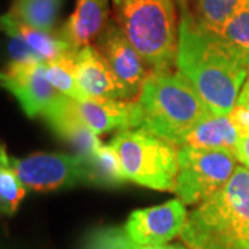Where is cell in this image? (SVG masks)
<instances>
[{
  "mask_svg": "<svg viewBox=\"0 0 249 249\" xmlns=\"http://www.w3.org/2000/svg\"><path fill=\"white\" fill-rule=\"evenodd\" d=\"M181 249H186V248H184V247H181Z\"/></svg>",
  "mask_w": 249,
  "mask_h": 249,
  "instance_id": "cell-30",
  "label": "cell"
},
{
  "mask_svg": "<svg viewBox=\"0 0 249 249\" xmlns=\"http://www.w3.org/2000/svg\"><path fill=\"white\" fill-rule=\"evenodd\" d=\"M217 34L249 64V3L238 10Z\"/></svg>",
  "mask_w": 249,
  "mask_h": 249,
  "instance_id": "cell-22",
  "label": "cell"
},
{
  "mask_svg": "<svg viewBox=\"0 0 249 249\" xmlns=\"http://www.w3.org/2000/svg\"><path fill=\"white\" fill-rule=\"evenodd\" d=\"M237 103L249 108V73L245 83H244V86H242V89H241L240 96L237 98Z\"/></svg>",
  "mask_w": 249,
  "mask_h": 249,
  "instance_id": "cell-27",
  "label": "cell"
},
{
  "mask_svg": "<svg viewBox=\"0 0 249 249\" xmlns=\"http://www.w3.org/2000/svg\"><path fill=\"white\" fill-rule=\"evenodd\" d=\"M142 124L150 133L183 145L188 133L213 114L178 72H151L136 98Z\"/></svg>",
  "mask_w": 249,
  "mask_h": 249,
  "instance_id": "cell-3",
  "label": "cell"
},
{
  "mask_svg": "<svg viewBox=\"0 0 249 249\" xmlns=\"http://www.w3.org/2000/svg\"><path fill=\"white\" fill-rule=\"evenodd\" d=\"M62 0H14L9 14L29 27L53 32Z\"/></svg>",
  "mask_w": 249,
  "mask_h": 249,
  "instance_id": "cell-18",
  "label": "cell"
},
{
  "mask_svg": "<svg viewBox=\"0 0 249 249\" xmlns=\"http://www.w3.org/2000/svg\"><path fill=\"white\" fill-rule=\"evenodd\" d=\"M82 249H181L180 245H140L134 242L124 227H103L86 237Z\"/></svg>",
  "mask_w": 249,
  "mask_h": 249,
  "instance_id": "cell-20",
  "label": "cell"
},
{
  "mask_svg": "<svg viewBox=\"0 0 249 249\" xmlns=\"http://www.w3.org/2000/svg\"><path fill=\"white\" fill-rule=\"evenodd\" d=\"M180 238L188 249H249V169L230 180L188 213Z\"/></svg>",
  "mask_w": 249,
  "mask_h": 249,
  "instance_id": "cell-2",
  "label": "cell"
},
{
  "mask_svg": "<svg viewBox=\"0 0 249 249\" xmlns=\"http://www.w3.org/2000/svg\"><path fill=\"white\" fill-rule=\"evenodd\" d=\"M71 65L78 85L88 97L124 100L119 82L109 64L94 45L76 49L72 55Z\"/></svg>",
  "mask_w": 249,
  "mask_h": 249,
  "instance_id": "cell-11",
  "label": "cell"
},
{
  "mask_svg": "<svg viewBox=\"0 0 249 249\" xmlns=\"http://www.w3.org/2000/svg\"><path fill=\"white\" fill-rule=\"evenodd\" d=\"M235 158L249 169V134L240 139L237 151H235Z\"/></svg>",
  "mask_w": 249,
  "mask_h": 249,
  "instance_id": "cell-26",
  "label": "cell"
},
{
  "mask_svg": "<svg viewBox=\"0 0 249 249\" xmlns=\"http://www.w3.org/2000/svg\"><path fill=\"white\" fill-rule=\"evenodd\" d=\"M0 31L7 36H16L34 49L46 62L70 58L76 52L58 34L40 31L6 13L0 16Z\"/></svg>",
  "mask_w": 249,
  "mask_h": 249,
  "instance_id": "cell-15",
  "label": "cell"
},
{
  "mask_svg": "<svg viewBox=\"0 0 249 249\" xmlns=\"http://www.w3.org/2000/svg\"><path fill=\"white\" fill-rule=\"evenodd\" d=\"M229 118L234 124V127L237 129V132L240 133L241 137L248 136L249 134V108L235 103V106L229 114Z\"/></svg>",
  "mask_w": 249,
  "mask_h": 249,
  "instance_id": "cell-25",
  "label": "cell"
},
{
  "mask_svg": "<svg viewBox=\"0 0 249 249\" xmlns=\"http://www.w3.org/2000/svg\"><path fill=\"white\" fill-rule=\"evenodd\" d=\"M43 119L60 139L76 151V155L89 157L103 144L89 124L80 116L76 100L62 94L43 114Z\"/></svg>",
  "mask_w": 249,
  "mask_h": 249,
  "instance_id": "cell-12",
  "label": "cell"
},
{
  "mask_svg": "<svg viewBox=\"0 0 249 249\" xmlns=\"http://www.w3.org/2000/svg\"><path fill=\"white\" fill-rule=\"evenodd\" d=\"M176 68L217 115L230 114L249 73L248 62L187 9L178 11Z\"/></svg>",
  "mask_w": 249,
  "mask_h": 249,
  "instance_id": "cell-1",
  "label": "cell"
},
{
  "mask_svg": "<svg viewBox=\"0 0 249 249\" xmlns=\"http://www.w3.org/2000/svg\"><path fill=\"white\" fill-rule=\"evenodd\" d=\"M0 86L17 98L29 118L42 116L62 96L46 78L45 62L11 61L0 71Z\"/></svg>",
  "mask_w": 249,
  "mask_h": 249,
  "instance_id": "cell-9",
  "label": "cell"
},
{
  "mask_svg": "<svg viewBox=\"0 0 249 249\" xmlns=\"http://www.w3.org/2000/svg\"><path fill=\"white\" fill-rule=\"evenodd\" d=\"M10 166L29 190L50 191L75 184H89L85 157L36 152L27 158H10Z\"/></svg>",
  "mask_w": 249,
  "mask_h": 249,
  "instance_id": "cell-7",
  "label": "cell"
},
{
  "mask_svg": "<svg viewBox=\"0 0 249 249\" xmlns=\"http://www.w3.org/2000/svg\"><path fill=\"white\" fill-rule=\"evenodd\" d=\"M10 37V45L9 50L11 54L13 61L16 62H46L39 54L36 53L34 49H31L29 46L18 39L16 36H9Z\"/></svg>",
  "mask_w": 249,
  "mask_h": 249,
  "instance_id": "cell-24",
  "label": "cell"
},
{
  "mask_svg": "<svg viewBox=\"0 0 249 249\" xmlns=\"http://www.w3.org/2000/svg\"><path fill=\"white\" fill-rule=\"evenodd\" d=\"M175 3H176V6H178V11L186 10L187 6H188V0H175Z\"/></svg>",
  "mask_w": 249,
  "mask_h": 249,
  "instance_id": "cell-29",
  "label": "cell"
},
{
  "mask_svg": "<svg viewBox=\"0 0 249 249\" xmlns=\"http://www.w3.org/2000/svg\"><path fill=\"white\" fill-rule=\"evenodd\" d=\"M114 19L152 72L176 67L178 9L175 0H112Z\"/></svg>",
  "mask_w": 249,
  "mask_h": 249,
  "instance_id": "cell-4",
  "label": "cell"
},
{
  "mask_svg": "<svg viewBox=\"0 0 249 249\" xmlns=\"http://www.w3.org/2000/svg\"><path fill=\"white\" fill-rule=\"evenodd\" d=\"M187 217L186 205L178 198L158 206L134 211L124 229L140 245H166L181 234Z\"/></svg>",
  "mask_w": 249,
  "mask_h": 249,
  "instance_id": "cell-10",
  "label": "cell"
},
{
  "mask_svg": "<svg viewBox=\"0 0 249 249\" xmlns=\"http://www.w3.org/2000/svg\"><path fill=\"white\" fill-rule=\"evenodd\" d=\"M93 45L109 64L124 100L137 98L152 71L114 18L108 21L107 27Z\"/></svg>",
  "mask_w": 249,
  "mask_h": 249,
  "instance_id": "cell-8",
  "label": "cell"
},
{
  "mask_svg": "<svg viewBox=\"0 0 249 249\" xmlns=\"http://www.w3.org/2000/svg\"><path fill=\"white\" fill-rule=\"evenodd\" d=\"M80 116L97 134L112 130H129L140 127L142 115L134 100H103L88 97L76 101Z\"/></svg>",
  "mask_w": 249,
  "mask_h": 249,
  "instance_id": "cell-13",
  "label": "cell"
},
{
  "mask_svg": "<svg viewBox=\"0 0 249 249\" xmlns=\"http://www.w3.org/2000/svg\"><path fill=\"white\" fill-rule=\"evenodd\" d=\"M240 139V133L231 124L229 115L211 114L188 133L183 145L226 151L235 155Z\"/></svg>",
  "mask_w": 249,
  "mask_h": 249,
  "instance_id": "cell-16",
  "label": "cell"
},
{
  "mask_svg": "<svg viewBox=\"0 0 249 249\" xmlns=\"http://www.w3.org/2000/svg\"><path fill=\"white\" fill-rule=\"evenodd\" d=\"M1 166H10V158L6 154V150L3 148V145L0 144V168Z\"/></svg>",
  "mask_w": 249,
  "mask_h": 249,
  "instance_id": "cell-28",
  "label": "cell"
},
{
  "mask_svg": "<svg viewBox=\"0 0 249 249\" xmlns=\"http://www.w3.org/2000/svg\"><path fill=\"white\" fill-rule=\"evenodd\" d=\"M71 60L72 57L58 60V61L45 62V75L47 80L61 94L73 98L76 101H82L88 98V96L80 89V86L76 82V78L72 71Z\"/></svg>",
  "mask_w": 249,
  "mask_h": 249,
  "instance_id": "cell-21",
  "label": "cell"
},
{
  "mask_svg": "<svg viewBox=\"0 0 249 249\" xmlns=\"http://www.w3.org/2000/svg\"><path fill=\"white\" fill-rule=\"evenodd\" d=\"M27 187L21 183L11 166L0 168V211L14 214L21 201L25 198Z\"/></svg>",
  "mask_w": 249,
  "mask_h": 249,
  "instance_id": "cell-23",
  "label": "cell"
},
{
  "mask_svg": "<svg viewBox=\"0 0 249 249\" xmlns=\"http://www.w3.org/2000/svg\"><path fill=\"white\" fill-rule=\"evenodd\" d=\"M109 19L108 0H76L73 13L58 31V35L73 49L93 45Z\"/></svg>",
  "mask_w": 249,
  "mask_h": 249,
  "instance_id": "cell-14",
  "label": "cell"
},
{
  "mask_svg": "<svg viewBox=\"0 0 249 249\" xmlns=\"http://www.w3.org/2000/svg\"><path fill=\"white\" fill-rule=\"evenodd\" d=\"M234 154L180 145L173 193L184 205H198L220 190L237 168Z\"/></svg>",
  "mask_w": 249,
  "mask_h": 249,
  "instance_id": "cell-6",
  "label": "cell"
},
{
  "mask_svg": "<svg viewBox=\"0 0 249 249\" xmlns=\"http://www.w3.org/2000/svg\"><path fill=\"white\" fill-rule=\"evenodd\" d=\"M248 3L249 0H188L187 10L199 24L219 32L223 25Z\"/></svg>",
  "mask_w": 249,
  "mask_h": 249,
  "instance_id": "cell-19",
  "label": "cell"
},
{
  "mask_svg": "<svg viewBox=\"0 0 249 249\" xmlns=\"http://www.w3.org/2000/svg\"><path fill=\"white\" fill-rule=\"evenodd\" d=\"M109 144L119 155L127 181L173 193L180 145L140 127L121 130Z\"/></svg>",
  "mask_w": 249,
  "mask_h": 249,
  "instance_id": "cell-5",
  "label": "cell"
},
{
  "mask_svg": "<svg viewBox=\"0 0 249 249\" xmlns=\"http://www.w3.org/2000/svg\"><path fill=\"white\" fill-rule=\"evenodd\" d=\"M88 163L89 184L119 186L127 181L118 152L111 144H101L96 151L85 157Z\"/></svg>",
  "mask_w": 249,
  "mask_h": 249,
  "instance_id": "cell-17",
  "label": "cell"
}]
</instances>
